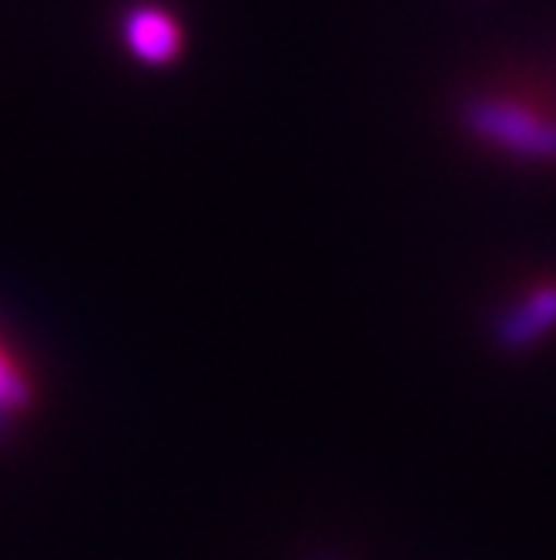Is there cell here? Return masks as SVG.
Instances as JSON below:
<instances>
[{
  "instance_id": "cell-1",
  "label": "cell",
  "mask_w": 556,
  "mask_h": 560,
  "mask_svg": "<svg viewBox=\"0 0 556 560\" xmlns=\"http://www.w3.org/2000/svg\"><path fill=\"white\" fill-rule=\"evenodd\" d=\"M466 128L523 159L556 162V121L507 97H476L466 105Z\"/></svg>"
},
{
  "instance_id": "cell-2",
  "label": "cell",
  "mask_w": 556,
  "mask_h": 560,
  "mask_svg": "<svg viewBox=\"0 0 556 560\" xmlns=\"http://www.w3.org/2000/svg\"><path fill=\"white\" fill-rule=\"evenodd\" d=\"M121 37L128 44V50L151 65V68H162V65H171L178 55H181V44H185V34H181V24L162 11V8H151V4H141V8H131L125 14V24H121Z\"/></svg>"
},
{
  "instance_id": "cell-3",
  "label": "cell",
  "mask_w": 556,
  "mask_h": 560,
  "mask_svg": "<svg viewBox=\"0 0 556 560\" xmlns=\"http://www.w3.org/2000/svg\"><path fill=\"white\" fill-rule=\"evenodd\" d=\"M553 326H556V282H546L496 319L493 339L499 349L517 352V349H527L530 342H536Z\"/></svg>"
},
{
  "instance_id": "cell-4",
  "label": "cell",
  "mask_w": 556,
  "mask_h": 560,
  "mask_svg": "<svg viewBox=\"0 0 556 560\" xmlns=\"http://www.w3.org/2000/svg\"><path fill=\"white\" fill-rule=\"evenodd\" d=\"M31 402V386L21 376V370L8 360V352L0 349V433L11 427V413L24 410Z\"/></svg>"
},
{
  "instance_id": "cell-5",
  "label": "cell",
  "mask_w": 556,
  "mask_h": 560,
  "mask_svg": "<svg viewBox=\"0 0 556 560\" xmlns=\"http://www.w3.org/2000/svg\"><path fill=\"white\" fill-rule=\"evenodd\" d=\"M306 560H345V557L335 553V550H316V553H309Z\"/></svg>"
}]
</instances>
